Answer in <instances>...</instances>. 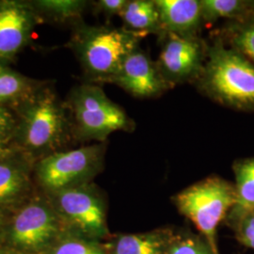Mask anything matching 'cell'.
<instances>
[{
  "mask_svg": "<svg viewBox=\"0 0 254 254\" xmlns=\"http://www.w3.org/2000/svg\"><path fill=\"white\" fill-rule=\"evenodd\" d=\"M128 0H101L97 2V7L108 15H119L125 9Z\"/></svg>",
  "mask_w": 254,
  "mask_h": 254,
  "instance_id": "d4e9b609",
  "label": "cell"
},
{
  "mask_svg": "<svg viewBox=\"0 0 254 254\" xmlns=\"http://www.w3.org/2000/svg\"><path fill=\"white\" fill-rule=\"evenodd\" d=\"M2 222H3V218H2V214L0 213V228L2 226Z\"/></svg>",
  "mask_w": 254,
  "mask_h": 254,
  "instance_id": "4316f807",
  "label": "cell"
},
{
  "mask_svg": "<svg viewBox=\"0 0 254 254\" xmlns=\"http://www.w3.org/2000/svg\"><path fill=\"white\" fill-rule=\"evenodd\" d=\"M172 200L182 216L188 218L199 235L219 254L217 231L236 204L235 184L212 175L178 192Z\"/></svg>",
  "mask_w": 254,
  "mask_h": 254,
  "instance_id": "7a4b0ae2",
  "label": "cell"
},
{
  "mask_svg": "<svg viewBox=\"0 0 254 254\" xmlns=\"http://www.w3.org/2000/svg\"><path fill=\"white\" fill-rule=\"evenodd\" d=\"M154 2L159 11L162 34L200 35L203 25L200 0H154Z\"/></svg>",
  "mask_w": 254,
  "mask_h": 254,
  "instance_id": "8fae6325",
  "label": "cell"
},
{
  "mask_svg": "<svg viewBox=\"0 0 254 254\" xmlns=\"http://www.w3.org/2000/svg\"><path fill=\"white\" fill-rule=\"evenodd\" d=\"M120 17L126 29L139 36L162 34L159 11L154 0H128Z\"/></svg>",
  "mask_w": 254,
  "mask_h": 254,
  "instance_id": "5bb4252c",
  "label": "cell"
},
{
  "mask_svg": "<svg viewBox=\"0 0 254 254\" xmlns=\"http://www.w3.org/2000/svg\"><path fill=\"white\" fill-rule=\"evenodd\" d=\"M55 202L68 232L96 241L109 237L106 202L91 184L55 192Z\"/></svg>",
  "mask_w": 254,
  "mask_h": 254,
  "instance_id": "5b68a950",
  "label": "cell"
},
{
  "mask_svg": "<svg viewBox=\"0 0 254 254\" xmlns=\"http://www.w3.org/2000/svg\"><path fill=\"white\" fill-rule=\"evenodd\" d=\"M27 91L28 84L23 76L0 67V103L16 100Z\"/></svg>",
  "mask_w": 254,
  "mask_h": 254,
  "instance_id": "44dd1931",
  "label": "cell"
},
{
  "mask_svg": "<svg viewBox=\"0 0 254 254\" xmlns=\"http://www.w3.org/2000/svg\"><path fill=\"white\" fill-rule=\"evenodd\" d=\"M65 129L64 109L52 93L46 92L27 107L21 127V139L29 151L47 150L60 144Z\"/></svg>",
  "mask_w": 254,
  "mask_h": 254,
  "instance_id": "ba28073f",
  "label": "cell"
},
{
  "mask_svg": "<svg viewBox=\"0 0 254 254\" xmlns=\"http://www.w3.org/2000/svg\"><path fill=\"white\" fill-rule=\"evenodd\" d=\"M71 109L76 134L84 139L103 141L116 131L131 132L136 127L125 109L96 86L78 87L72 95Z\"/></svg>",
  "mask_w": 254,
  "mask_h": 254,
  "instance_id": "277c9868",
  "label": "cell"
},
{
  "mask_svg": "<svg viewBox=\"0 0 254 254\" xmlns=\"http://www.w3.org/2000/svg\"><path fill=\"white\" fill-rule=\"evenodd\" d=\"M211 100L241 111H254V65L214 35L203 70L194 82Z\"/></svg>",
  "mask_w": 254,
  "mask_h": 254,
  "instance_id": "6da1fadb",
  "label": "cell"
},
{
  "mask_svg": "<svg viewBox=\"0 0 254 254\" xmlns=\"http://www.w3.org/2000/svg\"><path fill=\"white\" fill-rule=\"evenodd\" d=\"M174 229L157 228L144 233L122 234L104 245L107 254H167Z\"/></svg>",
  "mask_w": 254,
  "mask_h": 254,
  "instance_id": "7c38bea8",
  "label": "cell"
},
{
  "mask_svg": "<svg viewBox=\"0 0 254 254\" xmlns=\"http://www.w3.org/2000/svg\"><path fill=\"white\" fill-rule=\"evenodd\" d=\"M27 186V175L21 168L0 163V204L16 201L26 192Z\"/></svg>",
  "mask_w": 254,
  "mask_h": 254,
  "instance_id": "ac0fdd59",
  "label": "cell"
},
{
  "mask_svg": "<svg viewBox=\"0 0 254 254\" xmlns=\"http://www.w3.org/2000/svg\"><path fill=\"white\" fill-rule=\"evenodd\" d=\"M51 254H107L100 241L67 232L55 245Z\"/></svg>",
  "mask_w": 254,
  "mask_h": 254,
  "instance_id": "ffe728a7",
  "label": "cell"
},
{
  "mask_svg": "<svg viewBox=\"0 0 254 254\" xmlns=\"http://www.w3.org/2000/svg\"><path fill=\"white\" fill-rule=\"evenodd\" d=\"M203 24H214L219 19L237 21L254 11L250 0H200Z\"/></svg>",
  "mask_w": 254,
  "mask_h": 254,
  "instance_id": "e0dca14e",
  "label": "cell"
},
{
  "mask_svg": "<svg viewBox=\"0 0 254 254\" xmlns=\"http://www.w3.org/2000/svg\"><path fill=\"white\" fill-rule=\"evenodd\" d=\"M60 216L45 203L33 202L20 210L10 228V241L20 250L37 252L49 245L60 230Z\"/></svg>",
  "mask_w": 254,
  "mask_h": 254,
  "instance_id": "9c48e42d",
  "label": "cell"
},
{
  "mask_svg": "<svg viewBox=\"0 0 254 254\" xmlns=\"http://www.w3.org/2000/svg\"><path fill=\"white\" fill-rule=\"evenodd\" d=\"M40 6L63 19L75 18L81 14L86 2L76 0H53L40 1Z\"/></svg>",
  "mask_w": 254,
  "mask_h": 254,
  "instance_id": "603a6c76",
  "label": "cell"
},
{
  "mask_svg": "<svg viewBox=\"0 0 254 254\" xmlns=\"http://www.w3.org/2000/svg\"><path fill=\"white\" fill-rule=\"evenodd\" d=\"M31 27L30 14L17 3L0 6V57L15 54L27 41Z\"/></svg>",
  "mask_w": 254,
  "mask_h": 254,
  "instance_id": "4fadbf2b",
  "label": "cell"
},
{
  "mask_svg": "<svg viewBox=\"0 0 254 254\" xmlns=\"http://www.w3.org/2000/svg\"><path fill=\"white\" fill-rule=\"evenodd\" d=\"M0 254H19L11 253V252H7V251H0Z\"/></svg>",
  "mask_w": 254,
  "mask_h": 254,
  "instance_id": "484cf974",
  "label": "cell"
},
{
  "mask_svg": "<svg viewBox=\"0 0 254 254\" xmlns=\"http://www.w3.org/2000/svg\"><path fill=\"white\" fill-rule=\"evenodd\" d=\"M233 172L236 178V201L224 222L254 210V156L236 160Z\"/></svg>",
  "mask_w": 254,
  "mask_h": 254,
  "instance_id": "9a60e30c",
  "label": "cell"
},
{
  "mask_svg": "<svg viewBox=\"0 0 254 254\" xmlns=\"http://www.w3.org/2000/svg\"><path fill=\"white\" fill-rule=\"evenodd\" d=\"M111 82L136 98H154L173 89L140 46L128 55Z\"/></svg>",
  "mask_w": 254,
  "mask_h": 254,
  "instance_id": "30bf717a",
  "label": "cell"
},
{
  "mask_svg": "<svg viewBox=\"0 0 254 254\" xmlns=\"http://www.w3.org/2000/svg\"><path fill=\"white\" fill-rule=\"evenodd\" d=\"M106 146L93 144L46 156L38 166L42 185L53 192L90 184L100 173Z\"/></svg>",
  "mask_w": 254,
  "mask_h": 254,
  "instance_id": "8992f818",
  "label": "cell"
},
{
  "mask_svg": "<svg viewBox=\"0 0 254 254\" xmlns=\"http://www.w3.org/2000/svg\"><path fill=\"white\" fill-rule=\"evenodd\" d=\"M167 254H219L199 235L185 229H174Z\"/></svg>",
  "mask_w": 254,
  "mask_h": 254,
  "instance_id": "d6986e66",
  "label": "cell"
},
{
  "mask_svg": "<svg viewBox=\"0 0 254 254\" xmlns=\"http://www.w3.org/2000/svg\"><path fill=\"white\" fill-rule=\"evenodd\" d=\"M14 119L8 109L0 105V149L7 144L14 132Z\"/></svg>",
  "mask_w": 254,
  "mask_h": 254,
  "instance_id": "cb8c5ba5",
  "label": "cell"
},
{
  "mask_svg": "<svg viewBox=\"0 0 254 254\" xmlns=\"http://www.w3.org/2000/svg\"><path fill=\"white\" fill-rule=\"evenodd\" d=\"M142 38L125 27H87L78 33L75 48L88 73L111 82Z\"/></svg>",
  "mask_w": 254,
  "mask_h": 254,
  "instance_id": "3957f363",
  "label": "cell"
},
{
  "mask_svg": "<svg viewBox=\"0 0 254 254\" xmlns=\"http://www.w3.org/2000/svg\"><path fill=\"white\" fill-rule=\"evenodd\" d=\"M1 157H2V150L0 149V158H1Z\"/></svg>",
  "mask_w": 254,
  "mask_h": 254,
  "instance_id": "83f0119b",
  "label": "cell"
},
{
  "mask_svg": "<svg viewBox=\"0 0 254 254\" xmlns=\"http://www.w3.org/2000/svg\"><path fill=\"white\" fill-rule=\"evenodd\" d=\"M234 234L236 240L248 249L254 251V210L224 222Z\"/></svg>",
  "mask_w": 254,
  "mask_h": 254,
  "instance_id": "7402d4cb",
  "label": "cell"
},
{
  "mask_svg": "<svg viewBox=\"0 0 254 254\" xmlns=\"http://www.w3.org/2000/svg\"><path fill=\"white\" fill-rule=\"evenodd\" d=\"M216 35L254 65V11L244 18L230 21Z\"/></svg>",
  "mask_w": 254,
  "mask_h": 254,
  "instance_id": "2e32d148",
  "label": "cell"
},
{
  "mask_svg": "<svg viewBox=\"0 0 254 254\" xmlns=\"http://www.w3.org/2000/svg\"><path fill=\"white\" fill-rule=\"evenodd\" d=\"M159 37L161 50L155 64L165 81L172 88L196 81L207 60L208 43L200 35L163 33Z\"/></svg>",
  "mask_w": 254,
  "mask_h": 254,
  "instance_id": "52a82bcc",
  "label": "cell"
}]
</instances>
